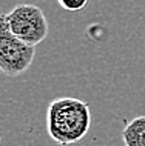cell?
<instances>
[{"instance_id":"1","label":"cell","mask_w":145,"mask_h":146,"mask_svg":"<svg viewBox=\"0 0 145 146\" xmlns=\"http://www.w3.org/2000/svg\"><path fill=\"white\" fill-rule=\"evenodd\" d=\"M91 126L90 105L73 97H59L48 105L46 131L56 143L66 146L82 140Z\"/></svg>"},{"instance_id":"2","label":"cell","mask_w":145,"mask_h":146,"mask_svg":"<svg viewBox=\"0 0 145 146\" xmlns=\"http://www.w3.org/2000/svg\"><path fill=\"white\" fill-rule=\"evenodd\" d=\"M0 25L5 26L15 38L31 46H37L49 34V23L43 11L36 5L15 6L0 17Z\"/></svg>"},{"instance_id":"3","label":"cell","mask_w":145,"mask_h":146,"mask_svg":"<svg viewBox=\"0 0 145 146\" xmlns=\"http://www.w3.org/2000/svg\"><path fill=\"white\" fill-rule=\"evenodd\" d=\"M36 56V46L15 38L5 26L0 25V69L9 77L25 72Z\"/></svg>"},{"instance_id":"4","label":"cell","mask_w":145,"mask_h":146,"mask_svg":"<svg viewBox=\"0 0 145 146\" xmlns=\"http://www.w3.org/2000/svg\"><path fill=\"white\" fill-rule=\"evenodd\" d=\"M122 140L125 146H145V115L133 118L125 126Z\"/></svg>"},{"instance_id":"5","label":"cell","mask_w":145,"mask_h":146,"mask_svg":"<svg viewBox=\"0 0 145 146\" xmlns=\"http://www.w3.org/2000/svg\"><path fill=\"white\" fill-rule=\"evenodd\" d=\"M87 0H79V2H68V0H59V5H60L63 9L66 11H80V9H84L85 6H87Z\"/></svg>"}]
</instances>
